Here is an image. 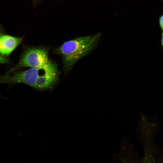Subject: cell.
<instances>
[{
	"label": "cell",
	"instance_id": "6",
	"mask_svg": "<svg viewBox=\"0 0 163 163\" xmlns=\"http://www.w3.org/2000/svg\"><path fill=\"white\" fill-rule=\"evenodd\" d=\"M9 62V60L8 59L0 56V64L8 63Z\"/></svg>",
	"mask_w": 163,
	"mask_h": 163
},
{
	"label": "cell",
	"instance_id": "10",
	"mask_svg": "<svg viewBox=\"0 0 163 163\" xmlns=\"http://www.w3.org/2000/svg\"><path fill=\"white\" fill-rule=\"evenodd\" d=\"M2 33H1V32L0 30V36H1V35H2Z\"/></svg>",
	"mask_w": 163,
	"mask_h": 163
},
{
	"label": "cell",
	"instance_id": "3",
	"mask_svg": "<svg viewBox=\"0 0 163 163\" xmlns=\"http://www.w3.org/2000/svg\"><path fill=\"white\" fill-rule=\"evenodd\" d=\"M44 68H31L25 71L0 77V83H24L34 87L37 78Z\"/></svg>",
	"mask_w": 163,
	"mask_h": 163
},
{
	"label": "cell",
	"instance_id": "7",
	"mask_svg": "<svg viewBox=\"0 0 163 163\" xmlns=\"http://www.w3.org/2000/svg\"><path fill=\"white\" fill-rule=\"evenodd\" d=\"M159 24L161 28L163 31V15L161 16L159 18Z\"/></svg>",
	"mask_w": 163,
	"mask_h": 163
},
{
	"label": "cell",
	"instance_id": "4",
	"mask_svg": "<svg viewBox=\"0 0 163 163\" xmlns=\"http://www.w3.org/2000/svg\"><path fill=\"white\" fill-rule=\"evenodd\" d=\"M59 75L56 64L52 61L39 76L33 87L39 90L51 89L58 82Z\"/></svg>",
	"mask_w": 163,
	"mask_h": 163
},
{
	"label": "cell",
	"instance_id": "8",
	"mask_svg": "<svg viewBox=\"0 0 163 163\" xmlns=\"http://www.w3.org/2000/svg\"><path fill=\"white\" fill-rule=\"evenodd\" d=\"M161 44L163 48V31L162 33Z\"/></svg>",
	"mask_w": 163,
	"mask_h": 163
},
{
	"label": "cell",
	"instance_id": "1",
	"mask_svg": "<svg viewBox=\"0 0 163 163\" xmlns=\"http://www.w3.org/2000/svg\"><path fill=\"white\" fill-rule=\"evenodd\" d=\"M101 33L79 37L67 41L54 49L52 52L62 58L65 73L72 68L78 60L88 54L96 47Z\"/></svg>",
	"mask_w": 163,
	"mask_h": 163
},
{
	"label": "cell",
	"instance_id": "9",
	"mask_svg": "<svg viewBox=\"0 0 163 163\" xmlns=\"http://www.w3.org/2000/svg\"><path fill=\"white\" fill-rule=\"evenodd\" d=\"M33 0L35 1H42V0Z\"/></svg>",
	"mask_w": 163,
	"mask_h": 163
},
{
	"label": "cell",
	"instance_id": "2",
	"mask_svg": "<svg viewBox=\"0 0 163 163\" xmlns=\"http://www.w3.org/2000/svg\"><path fill=\"white\" fill-rule=\"evenodd\" d=\"M48 50V47L44 46L28 48L13 70L23 67L37 68L45 67L52 61L49 58Z\"/></svg>",
	"mask_w": 163,
	"mask_h": 163
},
{
	"label": "cell",
	"instance_id": "5",
	"mask_svg": "<svg viewBox=\"0 0 163 163\" xmlns=\"http://www.w3.org/2000/svg\"><path fill=\"white\" fill-rule=\"evenodd\" d=\"M23 37H15L8 35L0 36V53L8 55L22 42Z\"/></svg>",
	"mask_w": 163,
	"mask_h": 163
}]
</instances>
